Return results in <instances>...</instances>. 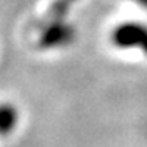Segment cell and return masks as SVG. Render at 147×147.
I'll list each match as a JSON object with an SVG mask.
<instances>
[{
	"mask_svg": "<svg viewBox=\"0 0 147 147\" xmlns=\"http://www.w3.org/2000/svg\"><path fill=\"white\" fill-rule=\"evenodd\" d=\"M113 42L121 49H139L147 55V25L128 22L119 25L113 31Z\"/></svg>",
	"mask_w": 147,
	"mask_h": 147,
	"instance_id": "obj_1",
	"label": "cell"
},
{
	"mask_svg": "<svg viewBox=\"0 0 147 147\" xmlns=\"http://www.w3.org/2000/svg\"><path fill=\"white\" fill-rule=\"evenodd\" d=\"M74 38H75L74 27L59 22V24H52L44 30V33L41 34L39 44L44 49H55V47L71 44Z\"/></svg>",
	"mask_w": 147,
	"mask_h": 147,
	"instance_id": "obj_2",
	"label": "cell"
},
{
	"mask_svg": "<svg viewBox=\"0 0 147 147\" xmlns=\"http://www.w3.org/2000/svg\"><path fill=\"white\" fill-rule=\"evenodd\" d=\"M17 110L11 105H0V135H8L17 124Z\"/></svg>",
	"mask_w": 147,
	"mask_h": 147,
	"instance_id": "obj_3",
	"label": "cell"
},
{
	"mask_svg": "<svg viewBox=\"0 0 147 147\" xmlns=\"http://www.w3.org/2000/svg\"><path fill=\"white\" fill-rule=\"evenodd\" d=\"M72 0H58L53 6V13H57V16H61V13H64L67 9V6L71 5Z\"/></svg>",
	"mask_w": 147,
	"mask_h": 147,
	"instance_id": "obj_4",
	"label": "cell"
},
{
	"mask_svg": "<svg viewBox=\"0 0 147 147\" xmlns=\"http://www.w3.org/2000/svg\"><path fill=\"white\" fill-rule=\"evenodd\" d=\"M133 2H135V3H139L141 6H146V8H147V0H133Z\"/></svg>",
	"mask_w": 147,
	"mask_h": 147,
	"instance_id": "obj_5",
	"label": "cell"
}]
</instances>
